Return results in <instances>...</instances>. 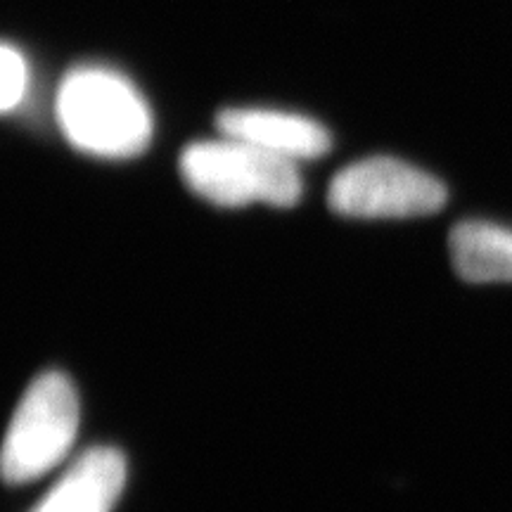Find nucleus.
I'll return each mask as SVG.
<instances>
[{
	"instance_id": "nucleus-8",
	"label": "nucleus",
	"mask_w": 512,
	"mask_h": 512,
	"mask_svg": "<svg viewBox=\"0 0 512 512\" xmlns=\"http://www.w3.org/2000/svg\"><path fill=\"white\" fill-rule=\"evenodd\" d=\"M0 74H3V86H0V110L10 114L15 107L22 105L29 86V67L24 55L15 46L3 43L0 50Z\"/></svg>"
},
{
	"instance_id": "nucleus-4",
	"label": "nucleus",
	"mask_w": 512,
	"mask_h": 512,
	"mask_svg": "<svg viewBox=\"0 0 512 512\" xmlns=\"http://www.w3.org/2000/svg\"><path fill=\"white\" fill-rule=\"evenodd\" d=\"M446 185L396 157H366L344 166L328 190L330 209L347 219H415L444 209Z\"/></svg>"
},
{
	"instance_id": "nucleus-7",
	"label": "nucleus",
	"mask_w": 512,
	"mask_h": 512,
	"mask_svg": "<svg viewBox=\"0 0 512 512\" xmlns=\"http://www.w3.org/2000/svg\"><path fill=\"white\" fill-rule=\"evenodd\" d=\"M453 268L467 283H512V230L491 221H463L448 235Z\"/></svg>"
},
{
	"instance_id": "nucleus-3",
	"label": "nucleus",
	"mask_w": 512,
	"mask_h": 512,
	"mask_svg": "<svg viewBox=\"0 0 512 512\" xmlns=\"http://www.w3.org/2000/svg\"><path fill=\"white\" fill-rule=\"evenodd\" d=\"M79 432V396L62 373L38 375L19 401L3 444V477L27 484L53 470L72 451Z\"/></svg>"
},
{
	"instance_id": "nucleus-1",
	"label": "nucleus",
	"mask_w": 512,
	"mask_h": 512,
	"mask_svg": "<svg viewBox=\"0 0 512 512\" xmlns=\"http://www.w3.org/2000/svg\"><path fill=\"white\" fill-rule=\"evenodd\" d=\"M55 117L69 145L102 159L143 155L155 131L143 93L102 64H79L64 74Z\"/></svg>"
},
{
	"instance_id": "nucleus-6",
	"label": "nucleus",
	"mask_w": 512,
	"mask_h": 512,
	"mask_svg": "<svg viewBox=\"0 0 512 512\" xmlns=\"http://www.w3.org/2000/svg\"><path fill=\"white\" fill-rule=\"evenodd\" d=\"M126 484L117 448H88L31 512H112Z\"/></svg>"
},
{
	"instance_id": "nucleus-5",
	"label": "nucleus",
	"mask_w": 512,
	"mask_h": 512,
	"mask_svg": "<svg viewBox=\"0 0 512 512\" xmlns=\"http://www.w3.org/2000/svg\"><path fill=\"white\" fill-rule=\"evenodd\" d=\"M216 128L221 136L242 140L294 164L328 155L332 147L330 131L320 121L266 107H230L216 117Z\"/></svg>"
},
{
	"instance_id": "nucleus-2",
	"label": "nucleus",
	"mask_w": 512,
	"mask_h": 512,
	"mask_svg": "<svg viewBox=\"0 0 512 512\" xmlns=\"http://www.w3.org/2000/svg\"><path fill=\"white\" fill-rule=\"evenodd\" d=\"M178 169L197 197L223 209L256 202L285 209L302 200L304 192L297 164L228 136L190 143Z\"/></svg>"
}]
</instances>
